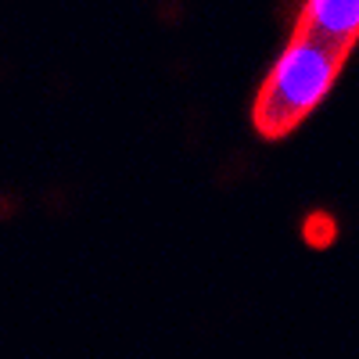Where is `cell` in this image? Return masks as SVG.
<instances>
[{
  "mask_svg": "<svg viewBox=\"0 0 359 359\" xmlns=\"http://www.w3.org/2000/svg\"><path fill=\"white\" fill-rule=\"evenodd\" d=\"M294 33H306L352 54L359 33V0H306L294 18Z\"/></svg>",
  "mask_w": 359,
  "mask_h": 359,
  "instance_id": "7a4b0ae2",
  "label": "cell"
},
{
  "mask_svg": "<svg viewBox=\"0 0 359 359\" xmlns=\"http://www.w3.org/2000/svg\"><path fill=\"white\" fill-rule=\"evenodd\" d=\"M345 62L348 50H338L306 33H291L252 101V126L259 130V137L280 140L302 126L334 90Z\"/></svg>",
  "mask_w": 359,
  "mask_h": 359,
  "instance_id": "6da1fadb",
  "label": "cell"
},
{
  "mask_svg": "<svg viewBox=\"0 0 359 359\" xmlns=\"http://www.w3.org/2000/svg\"><path fill=\"white\" fill-rule=\"evenodd\" d=\"M302 237H306V245H313V248H331V245L338 241V223H334V216L309 212L306 223H302Z\"/></svg>",
  "mask_w": 359,
  "mask_h": 359,
  "instance_id": "3957f363",
  "label": "cell"
}]
</instances>
